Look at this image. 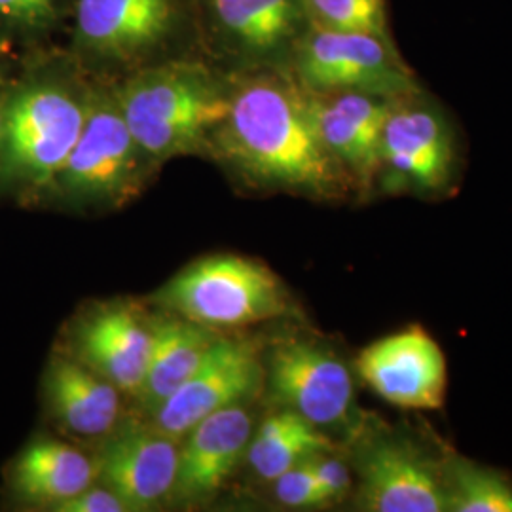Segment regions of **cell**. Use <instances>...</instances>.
Wrapping results in <instances>:
<instances>
[{"mask_svg":"<svg viewBox=\"0 0 512 512\" xmlns=\"http://www.w3.org/2000/svg\"><path fill=\"white\" fill-rule=\"evenodd\" d=\"M247 183L336 200L355 188L323 147L308 92L287 67L232 74L230 109L209 150Z\"/></svg>","mask_w":512,"mask_h":512,"instance_id":"6da1fadb","label":"cell"},{"mask_svg":"<svg viewBox=\"0 0 512 512\" xmlns=\"http://www.w3.org/2000/svg\"><path fill=\"white\" fill-rule=\"evenodd\" d=\"M311 465L321 482L323 492L327 495L329 505L342 501L351 492V471L348 463L334 456V450L315 456L311 459Z\"/></svg>","mask_w":512,"mask_h":512,"instance_id":"484cf974","label":"cell"},{"mask_svg":"<svg viewBox=\"0 0 512 512\" xmlns=\"http://www.w3.org/2000/svg\"><path fill=\"white\" fill-rule=\"evenodd\" d=\"M274 494L277 501L291 509H317L327 507V495L313 471L310 461L300 463L274 480Z\"/></svg>","mask_w":512,"mask_h":512,"instance_id":"d4e9b609","label":"cell"},{"mask_svg":"<svg viewBox=\"0 0 512 512\" xmlns=\"http://www.w3.org/2000/svg\"><path fill=\"white\" fill-rule=\"evenodd\" d=\"M219 338L217 330L183 317L154 325L145 378L133 395L141 410L150 416L164 404L192 376Z\"/></svg>","mask_w":512,"mask_h":512,"instance_id":"ffe728a7","label":"cell"},{"mask_svg":"<svg viewBox=\"0 0 512 512\" xmlns=\"http://www.w3.org/2000/svg\"><path fill=\"white\" fill-rule=\"evenodd\" d=\"M255 433L253 414L243 404L222 408L198 421L179 446L173 495L183 503H203L220 488L247 456Z\"/></svg>","mask_w":512,"mask_h":512,"instance_id":"2e32d148","label":"cell"},{"mask_svg":"<svg viewBox=\"0 0 512 512\" xmlns=\"http://www.w3.org/2000/svg\"><path fill=\"white\" fill-rule=\"evenodd\" d=\"M357 372L382 401L403 410H439L446 399L444 351L420 325L366 346L357 359Z\"/></svg>","mask_w":512,"mask_h":512,"instance_id":"7c38bea8","label":"cell"},{"mask_svg":"<svg viewBox=\"0 0 512 512\" xmlns=\"http://www.w3.org/2000/svg\"><path fill=\"white\" fill-rule=\"evenodd\" d=\"M357 509L366 512H446L442 456L389 427L359 442Z\"/></svg>","mask_w":512,"mask_h":512,"instance_id":"9c48e42d","label":"cell"},{"mask_svg":"<svg viewBox=\"0 0 512 512\" xmlns=\"http://www.w3.org/2000/svg\"><path fill=\"white\" fill-rule=\"evenodd\" d=\"M90 82L69 55H38L12 80L0 122V186L38 192L55 177L84 128Z\"/></svg>","mask_w":512,"mask_h":512,"instance_id":"7a4b0ae2","label":"cell"},{"mask_svg":"<svg viewBox=\"0 0 512 512\" xmlns=\"http://www.w3.org/2000/svg\"><path fill=\"white\" fill-rule=\"evenodd\" d=\"M152 329L135 308H101L76 329V361L92 368L122 393L135 395L145 378Z\"/></svg>","mask_w":512,"mask_h":512,"instance_id":"e0dca14e","label":"cell"},{"mask_svg":"<svg viewBox=\"0 0 512 512\" xmlns=\"http://www.w3.org/2000/svg\"><path fill=\"white\" fill-rule=\"evenodd\" d=\"M380 175L421 194H435L452 183L458 164L450 122L420 93L397 97L385 118L380 143Z\"/></svg>","mask_w":512,"mask_h":512,"instance_id":"30bf717a","label":"cell"},{"mask_svg":"<svg viewBox=\"0 0 512 512\" xmlns=\"http://www.w3.org/2000/svg\"><path fill=\"white\" fill-rule=\"evenodd\" d=\"M287 69L306 92H366L391 99L421 92L391 35L308 25Z\"/></svg>","mask_w":512,"mask_h":512,"instance_id":"52a82bcc","label":"cell"},{"mask_svg":"<svg viewBox=\"0 0 512 512\" xmlns=\"http://www.w3.org/2000/svg\"><path fill=\"white\" fill-rule=\"evenodd\" d=\"M12 80L10 73H8V67L4 63V59L0 57V122H2V112H4V103H6V97L10 92V86H12Z\"/></svg>","mask_w":512,"mask_h":512,"instance_id":"83f0119b","label":"cell"},{"mask_svg":"<svg viewBox=\"0 0 512 512\" xmlns=\"http://www.w3.org/2000/svg\"><path fill=\"white\" fill-rule=\"evenodd\" d=\"M156 300L209 329L255 325L289 310V296L277 275L236 255L207 256L186 266L156 293Z\"/></svg>","mask_w":512,"mask_h":512,"instance_id":"8992f818","label":"cell"},{"mask_svg":"<svg viewBox=\"0 0 512 512\" xmlns=\"http://www.w3.org/2000/svg\"><path fill=\"white\" fill-rule=\"evenodd\" d=\"M55 511L61 512H126L124 501L107 486H90L73 499L59 505Z\"/></svg>","mask_w":512,"mask_h":512,"instance_id":"4316f807","label":"cell"},{"mask_svg":"<svg viewBox=\"0 0 512 512\" xmlns=\"http://www.w3.org/2000/svg\"><path fill=\"white\" fill-rule=\"evenodd\" d=\"M308 101L323 147L355 188L370 190L380 177V143L393 99L366 92H308Z\"/></svg>","mask_w":512,"mask_h":512,"instance_id":"9a60e30c","label":"cell"},{"mask_svg":"<svg viewBox=\"0 0 512 512\" xmlns=\"http://www.w3.org/2000/svg\"><path fill=\"white\" fill-rule=\"evenodd\" d=\"M55 420L78 437H107L120 418V389L76 359H55L46 376Z\"/></svg>","mask_w":512,"mask_h":512,"instance_id":"d6986e66","label":"cell"},{"mask_svg":"<svg viewBox=\"0 0 512 512\" xmlns=\"http://www.w3.org/2000/svg\"><path fill=\"white\" fill-rule=\"evenodd\" d=\"M67 6L69 0H0V38H40L54 29Z\"/></svg>","mask_w":512,"mask_h":512,"instance_id":"cb8c5ba5","label":"cell"},{"mask_svg":"<svg viewBox=\"0 0 512 512\" xmlns=\"http://www.w3.org/2000/svg\"><path fill=\"white\" fill-rule=\"evenodd\" d=\"M97 478L95 461L54 439L31 440L14 459L10 488L19 501L57 509L90 488Z\"/></svg>","mask_w":512,"mask_h":512,"instance_id":"ac0fdd59","label":"cell"},{"mask_svg":"<svg viewBox=\"0 0 512 512\" xmlns=\"http://www.w3.org/2000/svg\"><path fill=\"white\" fill-rule=\"evenodd\" d=\"M310 25L389 37L387 0H304Z\"/></svg>","mask_w":512,"mask_h":512,"instance_id":"603a6c76","label":"cell"},{"mask_svg":"<svg viewBox=\"0 0 512 512\" xmlns=\"http://www.w3.org/2000/svg\"><path fill=\"white\" fill-rule=\"evenodd\" d=\"M71 55L103 78L177 57L184 38L198 37L196 0H74Z\"/></svg>","mask_w":512,"mask_h":512,"instance_id":"277c9868","label":"cell"},{"mask_svg":"<svg viewBox=\"0 0 512 512\" xmlns=\"http://www.w3.org/2000/svg\"><path fill=\"white\" fill-rule=\"evenodd\" d=\"M179 467L177 439L135 421L114 427L95 461L97 478L128 511H148L173 495Z\"/></svg>","mask_w":512,"mask_h":512,"instance_id":"5bb4252c","label":"cell"},{"mask_svg":"<svg viewBox=\"0 0 512 512\" xmlns=\"http://www.w3.org/2000/svg\"><path fill=\"white\" fill-rule=\"evenodd\" d=\"M349 366L332 349L306 338L275 346L268 361V385L275 403L319 429L348 425L355 406Z\"/></svg>","mask_w":512,"mask_h":512,"instance_id":"8fae6325","label":"cell"},{"mask_svg":"<svg viewBox=\"0 0 512 512\" xmlns=\"http://www.w3.org/2000/svg\"><path fill=\"white\" fill-rule=\"evenodd\" d=\"M198 38L236 73L287 67L310 25L304 0H196Z\"/></svg>","mask_w":512,"mask_h":512,"instance_id":"ba28073f","label":"cell"},{"mask_svg":"<svg viewBox=\"0 0 512 512\" xmlns=\"http://www.w3.org/2000/svg\"><path fill=\"white\" fill-rule=\"evenodd\" d=\"M264 372L255 344L219 338L200 366L152 414V425L181 440L203 418L251 399Z\"/></svg>","mask_w":512,"mask_h":512,"instance_id":"4fadbf2b","label":"cell"},{"mask_svg":"<svg viewBox=\"0 0 512 512\" xmlns=\"http://www.w3.org/2000/svg\"><path fill=\"white\" fill-rule=\"evenodd\" d=\"M152 165L129 131L112 82H90L84 128L52 188L67 202L118 207L143 188Z\"/></svg>","mask_w":512,"mask_h":512,"instance_id":"5b68a950","label":"cell"},{"mask_svg":"<svg viewBox=\"0 0 512 512\" xmlns=\"http://www.w3.org/2000/svg\"><path fill=\"white\" fill-rule=\"evenodd\" d=\"M330 450L334 444L323 429L293 410L281 408L255 429L245 459L258 478L274 482L289 469Z\"/></svg>","mask_w":512,"mask_h":512,"instance_id":"44dd1931","label":"cell"},{"mask_svg":"<svg viewBox=\"0 0 512 512\" xmlns=\"http://www.w3.org/2000/svg\"><path fill=\"white\" fill-rule=\"evenodd\" d=\"M446 512H512V478L501 471L442 454Z\"/></svg>","mask_w":512,"mask_h":512,"instance_id":"7402d4cb","label":"cell"},{"mask_svg":"<svg viewBox=\"0 0 512 512\" xmlns=\"http://www.w3.org/2000/svg\"><path fill=\"white\" fill-rule=\"evenodd\" d=\"M137 145L154 165L209 150L230 109L232 76L213 65L171 57L112 82Z\"/></svg>","mask_w":512,"mask_h":512,"instance_id":"3957f363","label":"cell"}]
</instances>
